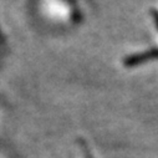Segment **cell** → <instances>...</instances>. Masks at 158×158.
Wrapping results in <instances>:
<instances>
[{"instance_id":"2","label":"cell","mask_w":158,"mask_h":158,"mask_svg":"<svg viewBox=\"0 0 158 158\" xmlns=\"http://www.w3.org/2000/svg\"><path fill=\"white\" fill-rule=\"evenodd\" d=\"M154 20H156V24L158 26V13H154Z\"/></svg>"},{"instance_id":"1","label":"cell","mask_w":158,"mask_h":158,"mask_svg":"<svg viewBox=\"0 0 158 158\" xmlns=\"http://www.w3.org/2000/svg\"><path fill=\"white\" fill-rule=\"evenodd\" d=\"M152 57H158V50H152V51H148L146 54H141V55H137V56H133L131 60H130V65H133V64H139V62H143L146 61L147 59H152Z\"/></svg>"}]
</instances>
